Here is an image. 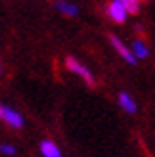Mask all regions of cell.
Returning <instances> with one entry per match:
<instances>
[{"label":"cell","instance_id":"1","mask_svg":"<svg viewBox=\"0 0 155 157\" xmlns=\"http://www.w3.org/2000/svg\"><path fill=\"white\" fill-rule=\"evenodd\" d=\"M65 65H67L69 71H73L75 75H79V77H81V78H82V81L86 82L88 86H94V77H92V73H90V71H88V69L84 67L82 63H79V61H77L75 58L69 56V58L65 59Z\"/></svg>","mask_w":155,"mask_h":157},{"label":"cell","instance_id":"2","mask_svg":"<svg viewBox=\"0 0 155 157\" xmlns=\"http://www.w3.org/2000/svg\"><path fill=\"white\" fill-rule=\"evenodd\" d=\"M107 15H109L115 23H125L128 12H127V8L123 6L121 0H111V2L107 4Z\"/></svg>","mask_w":155,"mask_h":157},{"label":"cell","instance_id":"3","mask_svg":"<svg viewBox=\"0 0 155 157\" xmlns=\"http://www.w3.org/2000/svg\"><path fill=\"white\" fill-rule=\"evenodd\" d=\"M109 42H111V46H113L115 50H117V54H119V56L127 61L128 65H136V56L132 54V50H128L127 46L123 44V42H121L115 35H109Z\"/></svg>","mask_w":155,"mask_h":157},{"label":"cell","instance_id":"4","mask_svg":"<svg viewBox=\"0 0 155 157\" xmlns=\"http://www.w3.org/2000/svg\"><path fill=\"white\" fill-rule=\"evenodd\" d=\"M2 119L10 124V127L13 128H21L23 127V117L17 113V111H13V109L10 107H4V115H2Z\"/></svg>","mask_w":155,"mask_h":157},{"label":"cell","instance_id":"5","mask_svg":"<svg viewBox=\"0 0 155 157\" xmlns=\"http://www.w3.org/2000/svg\"><path fill=\"white\" fill-rule=\"evenodd\" d=\"M119 105L125 109L127 113H130V115H134V113L138 111L136 101L132 100V96H130L128 92H121V94H119Z\"/></svg>","mask_w":155,"mask_h":157},{"label":"cell","instance_id":"6","mask_svg":"<svg viewBox=\"0 0 155 157\" xmlns=\"http://www.w3.org/2000/svg\"><path fill=\"white\" fill-rule=\"evenodd\" d=\"M54 6H56L58 12H61L63 15H69V17L79 15V8H77L75 4H71V2H67V0H56V2H54Z\"/></svg>","mask_w":155,"mask_h":157},{"label":"cell","instance_id":"7","mask_svg":"<svg viewBox=\"0 0 155 157\" xmlns=\"http://www.w3.org/2000/svg\"><path fill=\"white\" fill-rule=\"evenodd\" d=\"M130 50H132V54L136 56V59H146V58L149 56V48H148V44H146L144 40H140V38L132 40V46H130Z\"/></svg>","mask_w":155,"mask_h":157},{"label":"cell","instance_id":"8","mask_svg":"<svg viewBox=\"0 0 155 157\" xmlns=\"http://www.w3.org/2000/svg\"><path fill=\"white\" fill-rule=\"evenodd\" d=\"M40 153L44 157H61V151H59V147L52 142V140H42V144H40Z\"/></svg>","mask_w":155,"mask_h":157},{"label":"cell","instance_id":"9","mask_svg":"<svg viewBox=\"0 0 155 157\" xmlns=\"http://www.w3.org/2000/svg\"><path fill=\"white\" fill-rule=\"evenodd\" d=\"M123 6L127 8V12L130 15H136L138 12H140V4H142V0H121Z\"/></svg>","mask_w":155,"mask_h":157},{"label":"cell","instance_id":"10","mask_svg":"<svg viewBox=\"0 0 155 157\" xmlns=\"http://www.w3.org/2000/svg\"><path fill=\"white\" fill-rule=\"evenodd\" d=\"M0 153H4V155H13V153H15V147L10 146V144H2V146H0Z\"/></svg>","mask_w":155,"mask_h":157},{"label":"cell","instance_id":"11","mask_svg":"<svg viewBox=\"0 0 155 157\" xmlns=\"http://www.w3.org/2000/svg\"><path fill=\"white\" fill-rule=\"evenodd\" d=\"M2 115H4V107H2V105H0V117H2Z\"/></svg>","mask_w":155,"mask_h":157},{"label":"cell","instance_id":"12","mask_svg":"<svg viewBox=\"0 0 155 157\" xmlns=\"http://www.w3.org/2000/svg\"><path fill=\"white\" fill-rule=\"evenodd\" d=\"M142 2H148V0H142Z\"/></svg>","mask_w":155,"mask_h":157},{"label":"cell","instance_id":"13","mask_svg":"<svg viewBox=\"0 0 155 157\" xmlns=\"http://www.w3.org/2000/svg\"><path fill=\"white\" fill-rule=\"evenodd\" d=\"M0 71H2V67H0Z\"/></svg>","mask_w":155,"mask_h":157}]
</instances>
